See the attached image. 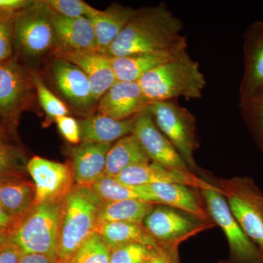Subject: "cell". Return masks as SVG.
Segmentation results:
<instances>
[{"label":"cell","instance_id":"cell-1","mask_svg":"<svg viewBox=\"0 0 263 263\" xmlns=\"http://www.w3.org/2000/svg\"><path fill=\"white\" fill-rule=\"evenodd\" d=\"M183 29L182 20L164 3L136 10L105 54L120 57L187 48V40L181 34Z\"/></svg>","mask_w":263,"mask_h":263},{"label":"cell","instance_id":"cell-2","mask_svg":"<svg viewBox=\"0 0 263 263\" xmlns=\"http://www.w3.org/2000/svg\"><path fill=\"white\" fill-rule=\"evenodd\" d=\"M138 82L151 103L177 98L198 100L206 86L200 64L190 56L187 50L147 72Z\"/></svg>","mask_w":263,"mask_h":263},{"label":"cell","instance_id":"cell-3","mask_svg":"<svg viewBox=\"0 0 263 263\" xmlns=\"http://www.w3.org/2000/svg\"><path fill=\"white\" fill-rule=\"evenodd\" d=\"M102 202L89 186L75 185L66 196L57 243L59 263H70L81 246L96 233Z\"/></svg>","mask_w":263,"mask_h":263},{"label":"cell","instance_id":"cell-4","mask_svg":"<svg viewBox=\"0 0 263 263\" xmlns=\"http://www.w3.org/2000/svg\"><path fill=\"white\" fill-rule=\"evenodd\" d=\"M64 200L34 205L13 227L8 239L22 254H43L57 257Z\"/></svg>","mask_w":263,"mask_h":263},{"label":"cell","instance_id":"cell-5","mask_svg":"<svg viewBox=\"0 0 263 263\" xmlns=\"http://www.w3.org/2000/svg\"><path fill=\"white\" fill-rule=\"evenodd\" d=\"M232 214L247 236L263 253V193L249 177L214 179Z\"/></svg>","mask_w":263,"mask_h":263},{"label":"cell","instance_id":"cell-6","mask_svg":"<svg viewBox=\"0 0 263 263\" xmlns=\"http://www.w3.org/2000/svg\"><path fill=\"white\" fill-rule=\"evenodd\" d=\"M156 125L177 151L189 169L198 172L195 152L198 148L196 119L190 110L174 100L152 103L146 108Z\"/></svg>","mask_w":263,"mask_h":263},{"label":"cell","instance_id":"cell-7","mask_svg":"<svg viewBox=\"0 0 263 263\" xmlns=\"http://www.w3.org/2000/svg\"><path fill=\"white\" fill-rule=\"evenodd\" d=\"M51 10L45 1H35L15 15V47L27 60H35L56 46Z\"/></svg>","mask_w":263,"mask_h":263},{"label":"cell","instance_id":"cell-8","mask_svg":"<svg viewBox=\"0 0 263 263\" xmlns=\"http://www.w3.org/2000/svg\"><path fill=\"white\" fill-rule=\"evenodd\" d=\"M206 210L212 221L226 235L232 263H263V253L247 236L232 214L226 198L219 192L201 190Z\"/></svg>","mask_w":263,"mask_h":263},{"label":"cell","instance_id":"cell-9","mask_svg":"<svg viewBox=\"0 0 263 263\" xmlns=\"http://www.w3.org/2000/svg\"><path fill=\"white\" fill-rule=\"evenodd\" d=\"M143 226L162 248L179 247L183 240L214 226L188 213L157 204L143 221Z\"/></svg>","mask_w":263,"mask_h":263},{"label":"cell","instance_id":"cell-10","mask_svg":"<svg viewBox=\"0 0 263 263\" xmlns=\"http://www.w3.org/2000/svg\"><path fill=\"white\" fill-rule=\"evenodd\" d=\"M33 91L32 72L16 59L0 64V119L8 127H16L21 114L32 103Z\"/></svg>","mask_w":263,"mask_h":263},{"label":"cell","instance_id":"cell-11","mask_svg":"<svg viewBox=\"0 0 263 263\" xmlns=\"http://www.w3.org/2000/svg\"><path fill=\"white\" fill-rule=\"evenodd\" d=\"M27 170L35 186L34 205L63 201L75 186L71 164L36 156L28 161Z\"/></svg>","mask_w":263,"mask_h":263},{"label":"cell","instance_id":"cell-12","mask_svg":"<svg viewBox=\"0 0 263 263\" xmlns=\"http://www.w3.org/2000/svg\"><path fill=\"white\" fill-rule=\"evenodd\" d=\"M133 135L154 163L186 174H193L163 133L153 118L145 110L135 118Z\"/></svg>","mask_w":263,"mask_h":263},{"label":"cell","instance_id":"cell-13","mask_svg":"<svg viewBox=\"0 0 263 263\" xmlns=\"http://www.w3.org/2000/svg\"><path fill=\"white\" fill-rule=\"evenodd\" d=\"M50 79L60 94L78 111L88 112L96 103L89 79L77 66L55 57L48 68Z\"/></svg>","mask_w":263,"mask_h":263},{"label":"cell","instance_id":"cell-14","mask_svg":"<svg viewBox=\"0 0 263 263\" xmlns=\"http://www.w3.org/2000/svg\"><path fill=\"white\" fill-rule=\"evenodd\" d=\"M243 72L239 106L263 91V20L251 24L243 34Z\"/></svg>","mask_w":263,"mask_h":263},{"label":"cell","instance_id":"cell-15","mask_svg":"<svg viewBox=\"0 0 263 263\" xmlns=\"http://www.w3.org/2000/svg\"><path fill=\"white\" fill-rule=\"evenodd\" d=\"M114 178L122 184L132 187L153 183H179L199 190H212L221 193L217 186L200 179L196 174L167 168L154 162L131 166Z\"/></svg>","mask_w":263,"mask_h":263},{"label":"cell","instance_id":"cell-16","mask_svg":"<svg viewBox=\"0 0 263 263\" xmlns=\"http://www.w3.org/2000/svg\"><path fill=\"white\" fill-rule=\"evenodd\" d=\"M55 57L79 67L89 79L96 103L117 82L110 57L98 51L54 50Z\"/></svg>","mask_w":263,"mask_h":263},{"label":"cell","instance_id":"cell-17","mask_svg":"<svg viewBox=\"0 0 263 263\" xmlns=\"http://www.w3.org/2000/svg\"><path fill=\"white\" fill-rule=\"evenodd\" d=\"M152 103L138 82L117 81L98 101L99 114L117 120L136 117Z\"/></svg>","mask_w":263,"mask_h":263},{"label":"cell","instance_id":"cell-18","mask_svg":"<svg viewBox=\"0 0 263 263\" xmlns=\"http://www.w3.org/2000/svg\"><path fill=\"white\" fill-rule=\"evenodd\" d=\"M51 13L56 37L54 50L98 51L94 27L87 17L67 18Z\"/></svg>","mask_w":263,"mask_h":263},{"label":"cell","instance_id":"cell-19","mask_svg":"<svg viewBox=\"0 0 263 263\" xmlns=\"http://www.w3.org/2000/svg\"><path fill=\"white\" fill-rule=\"evenodd\" d=\"M111 144L82 142L71 150L74 181L78 186L91 187L105 174L107 155Z\"/></svg>","mask_w":263,"mask_h":263},{"label":"cell","instance_id":"cell-20","mask_svg":"<svg viewBox=\"0 0 263 263\" xmlns=\"http://www.w3.org/2000/svg\"><path fill=\"white\" fill-rule=\"evenodd\" d=\"M141 187L153 196L156 204L174 208L205 222L214 223L197 194L190 186L179 183H153Z\"/></svg>","mask_w":263,"mask_h":263},{"label":"cell","instance_id":"cell-21","mask_svg":"<svg viewBox=\"0 0 263 263\" xmlns=\"http://www.w3.org/2000/svg\"><path fill=\"white\" fill-rule=\"evenodd\" d=\"M185 50L187 48L110 57V62L117 81L138 82L147 72L170 61Z\"/></svg>","mask_w":263,"mask_h":263},{"label":"cell","instance_id":"cell-22","mask_svg":"<svg viewBox=\"0 0 263 263\" xmlns=\"http://www.w3.org/2000/svg\"><path fill=\"white\" fill-rule=\"evenodd\" d=\"M136 9L120 4H113L105 10H97L88 17L94 27L98 51L106 53L109 46L136 14Z\"/></svg>","mask_w":263,"mask_h":263},{"label":"cell","instance_id":"cell-23","mask_svg":"<svg viewBox=\"0 0 263 263\" xmlns=\"http://www.w3.org/2000/svg\"><path fill=\"white\" fill-rule=\"evenodd\" d=\"M35 186L23 177L0 181V204L13 221V227L34 206ZM12 228V229H13Z\"/></svg>","mask_w":263,"mask_h":263},{"label":"cell","instance_id":"cell-24","mask_svg":"<svg viewBox=\"0 0 263 263\" xmlns=\"http://www.w3.org/2000/svg\"><path fill=\"white\" fill-rule=\"evenodd\" d=\"M135 118L117 120L100 114L86 117L79 122L81 142L110 144L119 141L132 134Z\"/></svg>","mask_w":263,"mask_h":263},{"label":"cell","instance_id":"cell-25","mask_svg":"<svg viewBox=\"0 0 263 263\" xmlns=\"http://www.w3.org/2000/svg\"><path fill=\"white\" fill-rule=\"evenodd\" d=\"M110 250L130 243H141L163 249L154 239L143 224L131 222H106L97 229Z\"/></svg>","mask_w":263,"mask_h":263},{"label":"cell","instance_id":"cell-26","mask_svg":"<svg viewBox=\"0 0 263 263\" xmlns=\"http://www.w3.org/2000/svg\"><path fill=\"white\" fill-rule=\"evenodd\" d=\"M149 162V157L138 138L132 133L110 147L107 155L105 175L114 178L127 167Z\"/></svg>","mask_w":263,"mask_h":263},{"label":"cell","instance_id":"cell-27","mask_svg":"<svg viewBox=\"0 0 263 263\" xmlns=\"http://www.w3.org/2000/svg\"><path fill=\"white\" fill-rule=\"evenodd\" d=\"M156 205L157 204L140 200L102 202L98 212V228L103 223L115 221L143 224Z\"/></svg>","mask_w":263,"mask_h":263},{"label":"cell","instance_id":"cell-28","mask_svg":"<svg viewBox=\"0 0 263 263\" xmlns=\"http://www.w3.org/2000/svg\"><path fill=\"white\" fill-rule=\"evenodd\" d=\"M91 190L103 202H112L125 200H140L155 203L151 194L141 186L132 187L117 181L115 178L103 175L91 186Z\"/></svg>","mask_w":263,"mask_h":263},{"label":"cell","instance_id":"cell-29","mask_svg":"<svg viewBox=\"0 0 263 263\" xmlns=\"http://www.w3.org/2000/svg\"><path fill=\"white\" fill-rule=\"evenodd\" d=\"M27 162L21 150L5 141L4 136L0 135V181L23 177Z\"/></svg>","mask_w":263,"mask_h":263},{"label":"cell","instance_id":"cell-30","mask_svg":"<svg viewBox=\"0 0 263 263\" xmlns=\"http://www.w3.org/2000/svg\"><path fill=\"white\" fill-rule=\"evenodd\" d=\"M111 250L99 233H93L78 249L70 263H110Z\"/></svg>","mask_w":263,"mask_h":263},{"label":"cell","instance_id":"cell-31","mask_svg":"<svg viewBox=\"0 0 263 263\" xmlns=\"http://www.w3.org/2000/svg\"><path fill=\"white\" fill-rule=\"evenodd\" d=\"M166 249L141 243H130L111 250L110 263H147Z\"/></svg>","mask_w":263,"mask_h":263},{"label":"cell","instance_id":"cell-32","mask_svg":"<svg viewBox=\"0 0 263 263\" xmlns=\"http://www.w3.org/2000/svg\"><path fill=\"white\" fill-rule=\"evenodd\" d=\"M32 79L38 101L48 119L55 122L58 117L68 116L67 105L48 89L40 76L32 72Z\"/></svg>","mask_w":263,"mask_h":263},{"label":"cell","instance_id":"cell-33","mask_svg":"<svg viewBox=\"0 0 263 263\" xmlns=\"http://www.w3.org/2000/svg\"><path fill=\"white\" fill-rule=\"evenodd\" d=\"M243 120L263 155V91L240 105Z\"/></svg>","mask_w":263,"mask_h":263},{"label":"cell","instance_id":"cell-34","mask_svg":"<svg viewBox=\"0 0 263 263\" xmlns=\"http://www.w3.org/2000/svg\"><path fill=\"white\" fill-rule=\"evenodd\" d=\"M45 2L52 12L67 18H88L98 10L82 0H47Z\"/></svg>","mask_w":263,"mask_h":263},{"label":"cell","instance_id":"cell-35","mask_svg":"<svg viewBox=\"0 0 263 263\" xmlns=\"http://www.w3.org/2000/svg\"><path fill=\"white\" fill-rule=\"evenodd\" d=\"M17 13H0V64L13 58L14 21Z\"/></svg>","mask_w":263,"mask_h":263},{"label":"cell","instance_id":"cell-36","mask_svg":"<svg viewBox=\"0 0 263 263\" xmlns=\"http://www.w3.org/2000/svg\"><path fill=\"white\" fill-rule=\"evenodd\" d=\"M57 127L62 136L72 144H79L81 141L79 122L69 116L57 118Z\"/></svg>","mask_w":263,"mask_h":263},{"label":"cell","instance_id":"cell-37","mask_svg":"<svg viewBox=\"0 0 263 263\" xmlns=\"http://www.w3.org/2000/svg\"><path fill=\"white\" fill-rule=\"evenodd\" d=\"M22 254L20 249L8 238L0 249V263H18Z\"/></svg>","mask_w":263,"mask_h":263},{"label":"cell","instance_id":"cell-38","mask_svg":"<svg viewBox=\"0 0 263 263\" xmlns=\"http://www.w3.org/2000/svg\"><path fill=\"white\" fill-rule=\"evenodd\" d=\"M30 0H0V13H17L32 6Z\"/></svg>","mask_w":263,"mask_h":263},{"label":"cell","instance_id":"cell-39","mask_svg":"<svg viewBox=\"0 0 263 263\" xmlns=\"http://www.w3.org/2000/svg\"><path fill=\"white\" fill-rule=\"evenodd\" d=\"M18 263H59L57 257L43 254H22Z\"/></svg>","mask_w":263,"mask_h":263},{"label":"cell","instance_id":"cell-40","mask_svg":"<svg viewBox=\"0 0 263 263\" xmlns=\"http://www.w3.org/2000/svg\"><path fill=\"white\" fill-rule=\"evenodd\" d=\"M147 263H179L178 248H170Z\"/></svg>","mask_w":263,"mask_h":263},{"label":"cell","instance_id":"cell-41","mask_svg":"<svg viewBox=\"0 0 263 263\" xmlns=\"http://www.w3.org/2000/svg\"><path fill=\"white\" fill-rule=\"evenodd\" d=\"M13 228V221L9 216L5 212L0 204V231L9 233Z\"/></svg>","mask_w":263,"mask_h":263},{"label":"cell","instance_id":"cell-42","mask_svg":"<svg viewBox=\"0 0 263 263\" xmlns=\"http://www.w3.org/2000/svg\"><path fill=\"white\" fill-rule=\"evenodd\" d=\"M9 233L7 232L0 231V249L5 245L6 240H8Z\"/></svg>","mask_w":263,"mask_h":263},{"label":"cell","instance_id":"cell-43","mask_svg":"<svg viewBox=\"0 0 263 263\" xmlns=\"http://www.w3.org/2000/svg\"><path fill=\"white\" fill-rule=\"evenodd\" d=\"M0 135L4 136V124L0 121Z\"/></svg>","mask_w":263,"mask_h":263},{"label":"cell","instance_id":"cell-44","mask_svg":"<svg viewBox=\"0 0 263 263\" xmlns=\"http://www.w3.org/2000/svg\"><path fill=\"white\" fill-rule=\"evenodd\" d=\"M216 263H232V262H230V261L220 260V261H219V262H217Z\"/></svg>","mask_w":263,"mask_h":263}]
</instances>
